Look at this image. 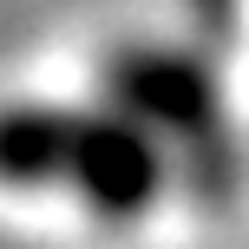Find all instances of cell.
Returning a JSON list of instances; mask_svg holds the SVG:
<instances>
[{"label":"cell","instance_id":"cell-2","mask_svg":"<svg viewBox=\"0 0 249 249\" xmlns=\"http://www.w3.org/2000/svg\"><path fill=\"white\" fill-rule=\"evenodd\" d=\"M112 92H118L124 118L177 131L184 144L210 151V164H223L216 158V99H210V79H203L190 59H171V53H124L112 66Z\"/></svg>","mask_w":249,"mask_h":249},{"label":"cell","instance_id":"cell-1","mask_svg":"<svg viewBox=\"0 0 249 249\" xmlns=\"http://www.w3.org/2000/svg\"><path fill=\"white\" fill-rule=\"evenodd\" d=\"M59 184H72L105 216H138L158 197L164 164H158V144L138 118H72Z\"/></svg>","mask_w":249,"mask_h":249},{"label":"cell","instance_id":"cell-3","mask_svg":"<svg viewBox=\"0 0 249 249\" xmlns=\"http://www.w3.org/2000/svg\"><path fill=\"white\" fill-rule=\"evenodd\" d=\"M66 138V112H0V184H59Z\"/></svg>","mask_w":249,"mask_h":249}]
</instances>
